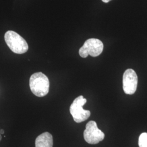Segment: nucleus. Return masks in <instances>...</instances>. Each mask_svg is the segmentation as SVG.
Here are the masks:
<instances>
[{"label": "nucleus", "instance_id": "f257e3e1", "mask_svg": "<svg viewBox=\"0 0 147 147\" xmlns=\"http://www.w3.org/2000/svg\"><path fill=\"white\" fill-rule=\"evenodd\" d=\"M30 87L33 94L38 97H43L49 92L50 82L47 76L38 72L32 75L30 79Z\"/></svg>", "mask_w": 147, "mask_h": 147}, {"label": "nucleus", "instance_id": "f03ea898", "mask_svg": "<svg viewBox=\"0 0 147 147\" xmlns=\"http://www.w3.org/2000/svg\"><path fill=\"white\" fill-rule=\"evenodd\" d=\"M5 40L8 47L13 53L22 54L26 53L28 49V44L25 39L15 32H7L5 35Z\"/></svg>", "mask_w": 147, "mask_h": 147}, {"label": "nucleus", "instance_id": "7ed1b4c3", "mask_svg": "<svg viewBox=\"0 0 147 147\" xmlns=\"http://www.w3.org/2000/svg\"><path fill=\"white\" fill-rule=\"evenodd\" d=\"M87 102V99L82 95H80L74 100L70 105V112L73 117L74 121L76 123H81L86 121L90 116L89 110H84L83 106Z\"/></svg>", "mask_w": 147, "mask_h": 147}, {"label": "nucleus", "instance_id": "20e7f679", "mask_svg": "<svg viewBox=\"0 0 147 147\" xmlns=\"http://www.w3.org/2000/svg\"><path fill=\"white\" fill-rule=\"evenodd\" d=\"M104 49L102 42L96 38H90L87 40L83 46L79 50V55L82 58H86L88 55L97 57L101 55Z\"/></svg>", "mask_w": 147, "mask_h": 147}, {"label": "nucleus", "instance_id": "39448f33", "mask_svg": "<svg viewBox=\"0 0 147 147\" xmlns=\"http://www.w3.org/2000/svg\"><path fill=\"white\" fill-rule=\"evenodd\" d=\"M84 137L86 142L91 144H95L104 139L105 134L98 127L95 121H91L86 124Z\"/></svg>", "mask_w": 147, "mask_h": 147}, {"label": "nucleus", "instance_id": "423d86ee", "mask_svg": "<svg viewBox=\"0 0 147 147\" xmlns=\"http://www.w3.org/2000/svg\"><path fill=\"white\" fill-rule=\"evenodd\" d=\"M138 77L136 72L132 69H127L123 77V87L126 94L132 95L136 91Z\"/></svg>", "mask_w": 147, "mask_h": 147}, {"label": "nucleus", "instance_id": "0eeeda50", "mask_svg": "<svg viewBox=\"0 0 147 147\" xmlns=\"http://www.w3.org/2000/svg\"><path fill=\"white\" fill-rule=\"evenodd\" d=\"M36 147H53V137L48 132H44L37 137L35 141Z\"/></svg>", "mask_w": 147, "mask_h": 147}, {"label": "nucleus", "instance_id": "6e6552de", "mask_svg": "<svg viewBox=\"0 0 147 147\" xmlns=\"http://www.w3.org/2000/svg\"><path fill=\"white\" fill-rule=\"evenodd\" d=\"M138 146L140 147H147V132H143L140 135L138 139Z\"/></svg>", "mask_w": 147, "mask_h": 147}, {"label": "nucleus", "instance_id": "1a4fd4ad", "mask_svg": "<svg viewBox=\"0 0 147 147\" xmlns=\"http://www.w3.org/2000/svg\"><path fill=\"white\" fill-rule=\"evenodd\" d=\"M111 1V0H102V1L104 2H105V3H108V2H109Z\"/></svg>", "mask_w": 147, "mask_h": 147}, {"label": "nucleus", "instance_id": "9d476101", "mask_svg": "<svg viewBox=\"0 0 147 147\" xmlns=\"http://www.w3.org/2000/svg\"><path fill=\"white\" fill-rule=\"evenodd\" d=\"M0 134H4V130H0Z\"/></svg>", "mask_w": 147, "mask_h": 147}, {"label": "nucleus", "instance_id": "9b49d317", "mask_svg": "<svg viewBox=\"0 0 147 147\" xmlns=\"http://www.w3.org/2000/svg\"><path fill=\"white\" fill-rule=\"evenodd\" d=\"M1 140H2V137H1V134H0V141H1Z\"/></svg>", "mask_w": 147, "mask_h": 147}]
</instances>
